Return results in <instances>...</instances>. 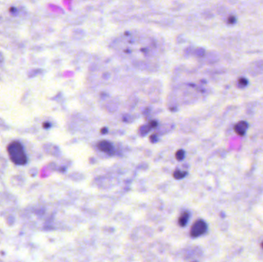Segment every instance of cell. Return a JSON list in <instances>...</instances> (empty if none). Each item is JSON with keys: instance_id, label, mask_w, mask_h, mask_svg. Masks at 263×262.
Instances as JSON below:
<instances>
[{"instance_id": "6da1fadb", "label": "cell", "mask_w": 263, "mask_h": 262, "mask_svg": "<svg viewBox=\"0 0 263 262\" xmlns=\"http://www.w3.org/2000/svg\"><path fill=\"white\" fill-rule=\"evenodd\" d=\"M8 154L11 161L15 165H24L27 163V156L24 152V148L19 142H13L7 147Z\"/></svg>"}, {"instance_id": "7a4b0ae2", "label": "cell", "mask_w": 263, "mask_h": 262, "mask_svg": "<svg viewBox=\"0 0 263 262\" xmlns=\"http://www.w3.org/2000/svg\"><path fill=\"white\" fill-rule=\"evenodd\" d=\"M206 223L202 220H198L192 224V228L190 229V235L192 238H197L204 234L207 231Z\"/></svg>"}, {"instance_id": "3957f363", "label": "cell", "mask_w": 263, "mask_h": 262, "mask_svg": "<svg viewBox=\"0 0 263 262\" xmlns=\"http://www.w3.org/2000/svg\"><path fill=\"white\" fill-rule=\"evenodd\" d=\"M97 148L101 152H105L109 155H113L114 153V148H113V144L105 140L100 141L97 143Z\"/></svg>"}, {"instance_id": "277c9868", "label": "cell", "mask_w": 263, "mask_h": 262, "mask_svg": "<svg viewBox=\"0 0 263 262\" xmlns=\"http://www.w3.org/2000/svg\"><path fill=\"white\" fill-rule=\"evenodd\" d=\"M247 128H248V123L245 122V121H240V122H238L237 124L235 125L234 131H235L236 134L242 136V135H245Z\"/></svg>"}, {"instance_id": "5b68a950", "label": "cell", "mask_w": 263, "mask_h": 262, "mask_svg": "<svg viewBox=\"0 0 263 262\" xmlns=\"http://www.w3.org/2000/svg\"><path fill=\"white\" fill-rule=\"evenodd\" d=\"M189 212H184L183 214H182L181 216L179 217V224L181 227H184L185 226V224L188 223V221H189Z\"/></svg>"}, {"instance_id": "8992f818", "label": "cell", "mask_w": 263, "mask_h": 262, "mask_svg": "<svg viewBox=\"0 0 263 262\" xmlns=\"http://www.w3.org/2000/svg\"><path fill=\"white\" fill-rule=\"evenodd\" d=\"M187 174L186 171H176L173 174L174 178L176 179H181V178H184L185 175Z\"/></svg>"}, {"instance_id": "52a82bcc", "label": "cell", "mask_w": 263, "mask_h": 262, "mask_svg": "<svg viewBox=\"0 0 263 262\" xmlns=\"http://www.w3.org/2000/svg\"><path fill=\"white\" fill-rule=\"evenodd\" d=\"M185 156V152L183 150H179L176 153V158L178 161H181L183 159Z\"/></svg>"}, {"instance_id": "ba28073f", "label": "cell", "mask_w": 263, "mask_h": 262, "mask_svg": "<svg viewBox=\"0 0 263 262\" xmlns=\"http://www.w3.org/2000/svg\"><path fill=\"white\" fill-rule=\"evenodd\" d=\"M238 84L242 85V86H245L246 85L248 84V81H247V79H244V78H241L238 80Z\"/></svg>"}, {"instance_id": "9c48e42d", "label": "cell", "mask_w": 263, "mask_h": 262, "mask_svg": "<svg viewBox=\"0 0 263 262\" xmlns=\"http://www.w3.org/2000/svg\"><path fill=\"white\" fill-rule=\"evenodd\" d=\"M235 22V17H233V16H231L229 18V23L230 24H233V23Z\"/></svg>"}, {"instance_id": "30bf717a", "label": "cell", "mask_w": 263, "mask_h": 262, "mask_svg": "<svg viewBox=\"0 0 263 262\" xmlns=\"http://www.w3.org/2000/svg\"><path fill=\"white\" fill-rule=\"evenodd\" d=\"M49 126H50V125H49V123H44V124H43V127L45 128H49Z\"/></svg>"}, {"instance_id": "8fae6325", "label": "cell", "mask_w": 263, "mask_h": 262, "mask_svg": "<svg viewBox=\"0 0 263 262\" xmlns=\"http://www.w3.org/2000/svg\"><path fill=\"white\" fill-rule=\"evenodd\" d=\"M102 132H103V134H105V132H107V129H102Z\"/></svg>"}, {"instance_id": "7c38bea8", "label": "cell", "mask_w": 263, "mask_h": 262, "mask_svg": "<svg viewBox=\"0 0 263 262\" xmlns=\"http://www.w3.org/2000/svg\"><path fill=\"white\" fill-rule=\"evenodd\" d=\"M262 247H263V242H262Z\"/></svg>"}]
</instances>
